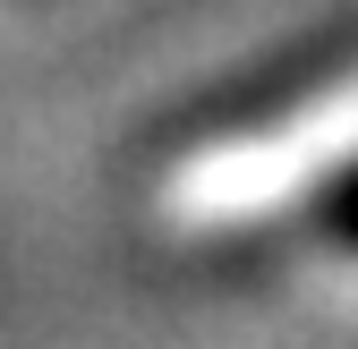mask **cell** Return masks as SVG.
Instances as JSON below:
<instances>
[{
    "instance_id": "cell-1",
    "label": "cell",
    "mask_w": 358,
    "mask_h": 349,
    "mask_svg": "<svg viewBox=\"0 0 358 349\" xmlns=\"http://www.w3.org/2000/svg\"><path fill=\"white\" fill-rule=\"evenodd\" d=\"M350 77H358V9H341L333 26L299 34V43H282V52L264 60V68H248V77H222L213 94H196L179 119H162V137H154V145H171V154H196V145L273 137V128H290L307 103L341 94Z\"/></svg>"
},
{
    "instance_id": "cell-2",
    "label": "cell",
    "mask_w": 358,
    "mask_h": 349,
    "mask_svg": "<svg viewBox=\"0 0 358 349\" xmlns=\"http://www.w3.org/2000/svg\"><path fill=\"white\" fill-rule=\"evenodd\" d=\"M299 230H316V239H333V247H350V255H358V154H350V162H333L324 179L307 188Z\"/></svg>"
}]
</instances>
